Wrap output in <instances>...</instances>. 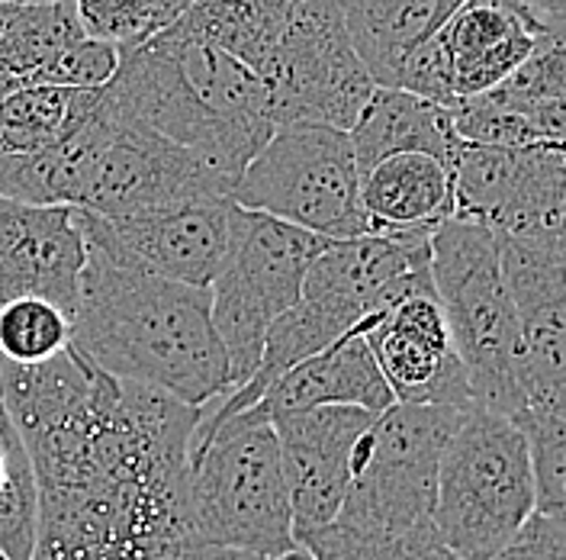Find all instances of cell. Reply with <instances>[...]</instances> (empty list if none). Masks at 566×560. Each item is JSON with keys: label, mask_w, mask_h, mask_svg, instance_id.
<instances>
[{"label": "cell", "mask_w": 566, "mask_h": 560, "mask_svg": "<svg viewBox=\"0 0 566 560\" xmlns=\"http://www.w3.org/2000/svg\"><path fill=\"white\" fill-rule=\"evenodd\" d=\"M0 403L33 457V560H180L190 519V448L203 409L129 384L81 351L0 374Z\"/></svg>", "instance_id": "cell-1"}, {"label": "cell", "mask_w": 566, "mask_h": 560, "mask_svg": "<svg viewBox=\"0 0 566 560\" xmlns=\"http://www.w3.org/2000/svg\"><path fill=\"white\" fill-rule=\"evenodd\" d=\"M87 248L71 349L101 371L207 409L232 393L212 325V293L158 278L104 248Z\"/></svg>", "instance_id": "cell-2"}, {"label": "cell", "mask_w": 566, "mask_h": 560, "mask_svg": "<svg viewBox=\"0 0 566 560\" xmlns=\"http://www.w3.org/2000/svg\"><path fill=\"white\" fill-rule=\"evenodd\" d=\"M431 232L434 229L367 232L325 248L306 274L296 307L274 322L254 377L226 400L207 406L200 432L254 409L268 386L290 367L338 345L354 332H367L396 303L416 293H434Z\"/></svg>", "instance_id": "cell-3"}, {"label": "cell", "mask_w": 566, "mask_h": 560, "mask_svg": "<svg viewBox=\"0 0 566 560\" xmlns=\"http://www.w3.org/2000/svg\"><path fill=\"white\" fill-rule=\"evenodd\" d=\"M190 519L197 545L281 560L293 551V509L277 432L254 413L193 435Z\"/></svg>", "instance_id": "cell-4"}, {"label": "cell", "mask_w": 566, "mask_h": 560, "mask_svg": "<svg viewBox=\"0 0 566 560\" xmlns=\"http://www.w3.org/2000/svg\"><path fill=\"white\" fill-rule=\"evenodd\" d=\"M431 280L473 390V406L522 422L531 406L499 236L470 219L441 222L431 232Z\"/></svg>", "instance_id": "cell-5"}, {"label": "cell", "mask_w": 566, "mask_h": 560, "mask_svg": "<svg viewBox=\"0 0 566 560\" xmlns=\"http://www.w3.org/2000/svg\"><path fill=\"white\" fill-rule=\"evenodd\" d=\"M534 467L518 419L467 409L441 455L431 522L460 560H493L534 516Z\"/></svg>", "instance_id": "cell-6"}, {"label": "cell", "mask_w": 566, "mask_h": 560, "mask_svg": "<svg viewBox=\"0 0 566 560\" xmlns=\"http://www.w3.org/2000/svg\"><path fill=\"white\" fill-rule=\"evenodd\" d=\"M328 239L232 200L229 251L212 280V325L229 357L232 390L248 384L264 357L274 322L296 307L306 274Z\"/></svg>", "instance_id": "cell-7"}, {"label": "cell", "mask_w": 566, "mask_h": 560, "mask_svg": "<svg viewBox=\"0 0 566 560\" xmlns=\"http://www.w3.org/2000/svg\"><path fill=\"white\" fill-rule=\"evenodd\" d=\"M232 200L328 242L370 232L352 136L325 126L277 129L239 177Z\"/></svg>", "instance_id": "cell-8"}, {"label": "cell", "mask_w": 566, "mask_h": 560, "mask_svg": "<svg viewBox=\"0 0 566 560\" xmlns=\"http://www.w3.org/2000/svg\"><path fill=\"white\" fill-rule=\"evenodd\" d=\"M467 409L392 403L354 448V480L335 522L399 535L431 526L441 455Z\"/></svg>", "instance_id": "cell-9"}, {"label": "cell", "mask_w": 566, "mask_h": 560, "mask_svg": "<svg viewBox=\"0 0 566 560\" xmlns=\"http://www.w3.org/2000/svg\"><path fill=\"white\" fill-rule=\"evenodd\" d=\"M258 77L277 129L325 126L352 133L377 91V81L354 52L338 0H303Z\"/></svg>", "instance_id": "cell-10"}, {"label": "cell", "mask_w": 566, "mask_h": 560, "mask_svg": "<svg viewBox=\"0 0 566 560\" xmlns=\"http://www.w3.org/2000/svg\"><path fill=\"white\" fill-rule=\"evenodd\" d=\"M104 106L109 113V139L81 210L126 219L197 200H232L235 180L222 175L210 158L165 139L148 123L119 110L106 91Z\"/></svg>", "instance_id": "cell-11"}, {"label": "cell", "mask_w": 566, "mask_h": 560, "mask_svg": "<svg viewBox=\"0 0 566 560\" xmlns=\"http://www.w3.org/2000/svg\"><path fill=\"white\" fill-rule=\"evenodd\" d=\"M454 219L495 236H557L566 200V145H463L454 162Z\"/></svg>", "instance_id": "cell-12"}, {"label": "cell", "mask_w": 566, "mask_h": 560, "mask_svg": "<svg viewBox=\"0 0 566 560\" xmlns=\"http://www.w3.org/2000/svg\"><path fill=\"white\" fill-rule=\"evenodd\" d=\"M74 212L84 242L187 287L210 290L229 251L232 200H197L126 219Z\"/></svg>", "instance_id": "cell-13"}, {"label": "cell", "mask_w": 566, "mask_h": 560, "mask_svg": "<svg viewBox=\"0 0 566 560\" xmlns=\"http://www.w3.org/2000/svg\"><path fill=\"white\" fill-rule=\"evenodd\" d=\"M502 274L522 342L528 413L566 390V251L557 236H499Z\"/></svg>", "instance_id": "cell-14"}, {"label": "cell", "mask_w": 566, "mask_h": 560, "mask_svg": "<svg viewBox=\"0 0 566 560\" xmlns=\"http://www.w3.org/2000/svg\"><path fill=\"white\" fill-rule=\"evenodd\" d=\"M374 422V413L354 406H322L271 419L281 442L296 538L338 519L354 480V448Z\"/></svg>", "instance_id": "cell-15"}, {"label": "cell", "mask_w": 566, "mask_h": 560, "mask_svg": "<svg viewBox=\"0 0 566 560\" xmlns=\"http://www.w3.org/2000/svg\"><path fill=\"white\" fill-rule=\"evenodd\" d=\"M364 339L396 403L473 409V390L434 293H416L396 303L364 332Z\"/></svg>", "instance_id": "cell-16"}, {"label": "cell", "mask_w": 566, "mask_h": 560, "mask_svg": "<svg viewBox=\"0 0 566 560\" xmlns=\"http://www.w3.org/2000/svg\"><path fill=\"white\" fill-rule=\"evenodd\" d=\"M84 265L87 248L74 207H33L0 197V307L39 297L74 319Z\"/></svg>", "instance_id": "cell-17"}, {"label": "cell", "mask_w": 566, "mask_h": 560, "mask_svg": "<svg viewBox=\"0 0 566 560\" xmlns=\"http://www.w3.org/2000/svg\"><path fill=\"white\" fill-rule=\"evenodd\" d=\"M547 17L525 0H467L441 30L460 101L483 97L531 59Z\"/></svg>", "instance_id": "cell-18"}, {"label": "cell", "mask_w": 566, "mask_h": 560, "mask_svg": "<svg viewBox=\"0 0 566 560\" xmlns=\"http://www.w3.org/2000/svg\"><path fill=\"white\" fill-rule=\"evenodd\" d=\"M392 403L396 396L364 332H354L338 345L318 351L310 361L290 367L283 377L268 386L261 403L248 413L271 422L286 413H306L322 406H354L380 416Z\"/></svg>", "instance_id": "cell-19"}, {"label": "cell", "mask_w": 566, "mask_h": 560, "mask_svg": "<svg viewBox=\"0 0 566 560\" xmlns=\"http://www.w3.org/2000/svg\"><path fill=\"white\" fill-rule=\"evenodd\" d=\"M348 136L360 177L392 155H431L454 168L463 148L454 126V110L396 87L374 91Z\"/></svg>", "instance_id": "cell-20"}, {"label": "cell", "mask_w": 566, "mask_h": 560, "mask_svg": "<svg viewBox=\"0 0 566 560\" xmlns=\"http://www.w3.org/2000/svg\"><path fill=\"white\" fill-rule=\"evenodd\" d=\"M109 139V113L104 94L94 113L59 145L20 155L0 158V197L33 207H84V197L94 184L104 145Z\"/></svg>", "instance_id": "cell-21"}, {"label": "cell", "mask_w": 566, "mask_h": 560, "mask_svg": "<svg viewBox=\"0 0 566 560\" xmlns=\"http://www.w3.org/2000/svg\"><path fill=\"white\" fill-rule=\"evenodd\" d=\"M370 232H419L454 219V172L431 155H392L360 177Z\"/></svg>", "instance_id": "cell-22"}, {"label": "cell", "mask_w": 566, "mask_h": 560, "mask_svg": "<svg viewBox=\"0 0 566 560\" xmlns=\"http://www.w3.org/2000/svg\"><path fill=\"white\" fill-rule=\"evenodd\" d=\"M467 0H338L354 52L377 87H392L402 62L441 33Z\"/></svg>", "instance_id": "cell-23"}, {"label": "cell", "mask_w": 566, "mask_h": 560, "mask_svg": "<svg viewBox=\"0 0 566 560\" xmlns=\"http://www.w3.org/2000/svg\"><path fill=\"white\" fill-rule=\"evenodd\" d=\"M303 0H197L168 30L212 45L261 74Z\"/></svg>", "instance_id": "cell-24"}, {"label": "cell", "mask_w": 566, "mask_h": 560, "mask_svg": "<svg viewBox=\"0 0 566 560\" xmlns=\"http://www.w3.org/2000/svg\"><path fill=\"white\" fill-rule=\"evenodd\" d=\"M483 97L518 113L537 142L566 145V20L547 17L528 62Z\"/></svg>", "instance_id": "cell-25"}, {"label": "cell", "mask_w": 566, "mask_h": 560, "mask_svg": "<svg viewBox=\"0 0 566 560\" xmlns=\"http://www.w3.org/2000/svg\"><path fill=\"white\" fill-rule=\"evenodd\" d=\"M104 91L20 87L0 101V158L45 152L94 113Z\"/></svg>", "instance_id": "cell-26"}, {"label": "cell", "mask_w": 566, "mask_h": 560, "mask_svg": "<svg viewBox=\"0 0 566 560\" xmlns=\"http://www.w3.org/2000/svg\"><path fill=\"white\" fill-rule=\"evenodd\" d=\"M0 554L7 560H33L39 538V484L23 435L0 403Z\"/></svg>", "instance_id": "cell-27"}, {"label": "cell", "mask_w": 566, "mask_h": 560, "mask_svg": "<svg viewBox=\"0 0 566 560\" xmlns=\"http://www.w3.org/2000/svg\"><path fill=\"white\" fill-rule=\"evenodd\" d=\"M296 545L316 560H460L434 522L399 535L380 531H357V528L332 522V526L300 535Z\"/></svg>", "instance_id": "cell-28"}, {"label": "cell", "mask_w": 566, "mask_h": 560, "mask_svg": "<svg viewBox=\"0 0 566 560\" xmlns=\"http://www.w3.org/2000/svg\"><path fill=\"white\" fill-rule=\"evenodd\" d=\"M71 349V315L39 297L0 307V354L13 367H35Z\"/></svg>", "instance_id": "cell-29"}, {"label": "cell", "mask_w": 566, "mask_h": 560, "mask_svg": "<svg viewBox=\"0 0 566 560\" xmlns=\"http://www.w3.org/2000/svg\"><path fill=\"white\" fill-rule=\"evenodd\" d=\"M522 428L528 435L534 467V512L566 528V419L554 413H528Z\"/></svg>", "instance_id": "cell-30"}, {"label": "cell", "mask_w": 566, "mask_h": 560, "mask_svg": "<svg viewBox=\"0 0 566 560\" xmlns=\"http://www.w3.org/2000/svg\"><path fill=\"white\" fill-rule=\"evenodd\" d=\"M84 35L133 52L161 33L158 0H74Z\"/></svg>", "instance_id": "cell-31"}, {"label": "cell", "mask_w": 566, "mask_h": 560, "mask_svg": "<svg viewBox=\"0 0 566 560\" xmlns=\"http://www.w3.org/2000/svg\"><path fill=\"white\" fill-rule=\"evenodd\" d=\"M123 62V52L109 42L84 35L65 49L55 62L35 74L30 87H74V91H104L106 84L116 77Z\"/></svg>", "instance_id": "cell-32"}, {"label": "cell", "mask_w": 566, "mask_h": 560, "mask_svg": "<svg viewBox=\"0 0 566 560\" xmlns=\"http://www.w3.org/2000/svg\"><path fill=\"white\" fill-rule=\"evenodd\" d=\"M392 87L396 91H409V94H416L422 101L448 106V110H454L460 104L458 84H454V65H451V55H448L441 35L428 39L424 45H419L402 62Z\"/></svg>", "instance_id": "cell-33"}, {"label": "cell", "mask_w": 566, "mask_h": 560, "mask_svg": "<svg viewBox=\"0 0 566 560\" xmlns=\"http://www.w3.org/2000/svg\"><path fill=\"white\" fill-rule=\"evenodd\" d=\"M493 560H566V528L534 512Z\"/></svg>", "instance_id": "cell-34"}, {"label": "cell", "mask_w": 566, "mask_h": 560, "mask_svg": "<svg viewBox=\"0 0 566 560\" xmlns=\"http://www.w3.org/2000/svg\"><path fill=\"white\" fill-rule=\"evenodd\" d=\"M197 0H158V23L161 30H168L171 23H177Z\"/></svg>", "instance_id": "cell-35"}, {"label": "cell", "mask_w": 566, "mask_h": 560, "mask_svg": "<svg viewBox=\"0 0 566 560\" xmlns=\"http://www.w3.org/2000/svg\"><path fill=\"white\" fill-rule=\"evenodd\" d=\"M180 560H261V558H251V554H242V551H229V548H193V551H187Z\"/></svg>", "instance_id": "cell-36"}, {"label": "cell", "mask_w": 566, "mask_h": 560, "mask_svg": "<svg viewBox=\"0 0 566 560\" xmlns=\"http://www.w3.org/2000/svg\"><path fill=\"white\" fill-rule=\"evenodd\" d=\"M528 7H534L537 13L544 17H557V20H566V0H525Z\"/></svg>", "instance_id": "cell-37"}, {"label": "cell", "mask_w": 566, "mask_h": 560, "mask_svg": "<svg viewBox=\"0 0 566 560\" xmlns=\"http://www.w3.org/2000/svg\"><path fill=\"white\" fill-rule=\"evenodd\" d=\"M547 413H554V416H564V419H566V390L560 393V396H557V403H554V406H551Z\"/></svg>", "instance_id": "cell-38"}, {"label": "cell", "mask_w": 566, "mask_h": 560, "mask_svg": "<svg viewBox=\"0 0 566 560\" xmlns=\"http://www.w3.org/2000/svg\"><path fill=\"white\" fill-rule=\"evenodd\" d=\"M557 239H564L566 242V200H564V210H560V222H557Z\"/></svg>", "instance_id": "cell-39"}, {"label": "cell", "mask_w": 566, "mask_h": 560, "mask_svg": "<svg viewBox=\"0 0 566 560\" xmlns=\"http://www.w3.org/2000/svg\"><path fill=\"white\" fill-rule=\"evenodd\" d=\"M281 560H316V558H313L310 551H303V548H300V551H293V554H286V558Z\"/></svg>", "instance_id": "cell-40"}, {"label": "cell", "mask_w": 566, "mask_h": 560, "mask_svg": "<svg viewBox=\"0 0 566 560\" xmlns=\"http://www.w3.org/2000/svg\"><path fill=\"white\" fill-rule=\"evenodd\" d=\"M3 3H35V0H0V7H3Z\"/></svg>", "instance_id": "cell-41"}, {"label": "cell", "mask_w": 566, "mask_h": 560, "mask_svg": "<svg viewBox=\"0 0 566 560\" xmlns=\"http://www.w3.org/2000/svg\"><path fill=\"white\" fill-rule=\"evenodd\" d=\"M3 367H7V361H3V354H0V374H3Z\"/></svg>", "instance_id": "cell-42"}, {"label": "cell", "mask_w": 566, "mask_h": 560, "mask_svg": "<svg viewBox=\"0 0 566 560\" xmlns=\"http://www.w3.org/2000/svg\"><path fill=\"white\" fill-rule=\"evenodd\" d=\"M0 480H3V455H0Z\"/></svg>", "instance_id": "cell-43"}, {"label": "cell", "mask_w": 566, "mask_h": 560, "mask_svg": "<svg viewBox=\"0 0 566 560\" xmlns=\"http://www.w3.org/2000/svg\"><path fill=\"white\" fill-rule=\"evenodd\" d=\"M560 242H564V239H560ZM564 251H566V242H564Z\"/></svg>", "instance_id": "cell-44"}, {"label": "cell", "mask_w": 566, "mask_h": 560, "mask_svg": "<svg viewBox=\"0 0 566 560\" xmlns=\"http://www.w3.org/2000/svg\"><path fill=\"white\" fill-rule=\"evenodd\" d=\"M0 560H7V558H3V554H0Z\"/></svg>", "instance_id": "cell-45"}]
</instances>
